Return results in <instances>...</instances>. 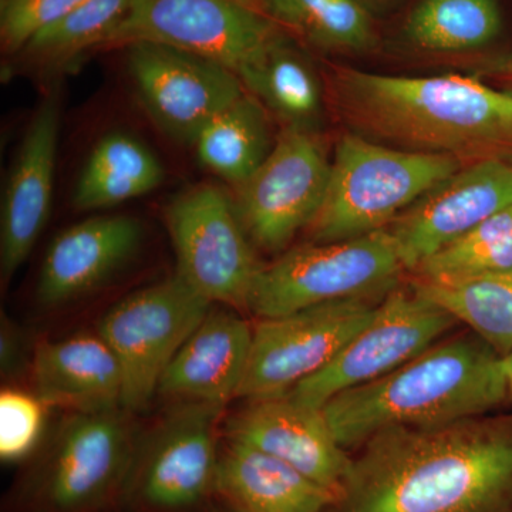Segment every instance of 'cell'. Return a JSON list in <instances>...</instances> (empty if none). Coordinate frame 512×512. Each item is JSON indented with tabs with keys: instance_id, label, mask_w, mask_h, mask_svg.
<instances>
[{
	"instance_id": "14",
	"label": "cell",
	"mask_w": 512,
	"mask_h": 512,
	"mask_svg": "<svg viewBox=\"0 0 512 512\" xmlns=\"http://www.w3.org/2000/svg\"><path fill=\"white\" fill-rule=\"evenodd\" d=\"M512 207V158L491 156L466 163L421 195L387 228L406 271L481 222Z\"/></svg>"
},
{
	"instance_id": "13",
	"label": "cell",
	"mask_w": 512,
	"mask_h": 512,
	"mask_svg": "<svg viewBox=\"0 0 512 512\" xmlns=\"http://www.w3.org/2000/svg\"><path fill=\"white\" fill-rule=\"evenodd\" d=\"M136 457L124 409L74 413L43 470L42 503L52 512L99 510L130 480Z\"/></svg>"
},
{
	"instance_id": "12",
	"label": "cell",
	"mask_w": 512,
	"mask_h": 512,
	"mask_svg": "<svg viewBox=\"0 0 512 512\" xmlns=\"http://www.w3.org/2000/svg\"><path fill=\"white\" fill-rule=\"evenodd\" d=\"M127 66L138 99L168 137L194 144L218 114L244 96L237 73L173 47L136 43Z\"/></svg>"
},
{
	"instance_id": "36",
	"label": "cell",
	"mask_w": 512,
	"mask_h": 512,
	"mask_svg": "<svg viewBox=\"0 0 512 512\" xmlns=\"http://www.w3.org/2000/svg\"><path fill=\"white\" fill-rule=\"evenodd\" d=\"M235 512H249L247 510H242V508L235 507Z\"/></svg>"
},
{
	"instance_id": "6",
	"label": "cell",
	"mask_w": 512,
	"mask_h": 512,
	"mask_svg": "<svg viewBox=\"0 0 512 512\" xmlns=\"http://www.w3.org/2000/svg\"><path fill=\"white\" fill-rule=\"evenodd\" d=\"M211 306L174 275L131 293L101 318L99 335L123 373L124 410L147 409L171 360Z\"/></svg>"
},
{
	"instance_id": "21",
	"label": "cell",
	"mask_w": 512,
	"mask_h": 512,
	"mask_svg": "<svg viewBox=\"0 0 512 512\" xmlns=\"http://www.w3.org/2000/svg\"><path fill=\"white\" fill-rule=\"evenodd\" d=\"M215 490L249 512H325L339 494L284 461L229 441L218 461Z\"/></svg>"
},
{
	"instance_id": "35",
	"label": "cell",
	"mask_w": 512,
	"mask_h": 512,
	"mask_svg": "<svg viewBox=\"0 0 512 512\" xmlns=\"http://www.w3.org/2000/svg\"><path fill=\"white\" fill-rule=\"evenodd\" d=\"M360 2H362L363 5L366 6V3H384V2H390V0H360Z\"/></svg>"
},
{
	"instance_id": "10",
	"label": "cell",
	"mask_w": 512,
	"mask_h": 512,
	"mask_svg": "<svg viewBox=\"0 0 512 512\" xmlns=\"http://www.w3.org/2000/svg\"><path fill=\"white\" fill-rule=\"evenodd\" d=\"M380 302L377 296L345 299L262 319L254 329L238 397L252 402L291 392L348 346Z\"/></svg>"
},
{
	"instance_id": "7",
	"label": "cell",
	"mask_w": 512,
	"mask_h": 512,
	"mask_svg": "<svg viewBox=\"0 0 512 512\" xmlns=\"http://www.w3.org/2000/svg\"><path fill=\"white\" fill-rule=\"evenodd\" d=\"M165 224L175 275L212 305L248 309L262 266L227 194L210 184L188 188L168 204Z\"/></svg>"
},
{
	"instance_id": "8",
	"label": "cell",
	"mask_w": 512,
	"mask_h": 512,
	"mask_svg": "<svg viewBox=\"0 0 512 512\" xmlns=\"http://www.w3.org/2000/svg\"><path fill=\"white\" fill-rule=\"evenodd\" d=\"M278 32L251 0H133L104 46L173 47L238 76Z\"/></svg>"
},
{
	"instance_id": "3",
	"label": "cell",
	"mask_w": 512,
	"mask_h": 512,
	"mask_svg": "<svg viewBox=\"0 0 512 512\" xmlns=\"http://www.w3.org/2000/svg\"><path fill=\"white\" fill-rule=\"evenodd\" d=\"M510 400L503 357L476 333L441 340L406 365L322 407L345 450L393 427L436 426L491 413Z\"/></svg>"
},
{
	"instance_id": "28",
	"label": "cell",
	"mask_w": 512,
	"mask_h": 512,
	"mask_svg": "<svg viewBox=\"0 0 512 512\" xmlns=\"http://www.w3.org/2000/svg\"><path fill=\"white\" fill-rule=\"evenodd\" d=\"M133 0H83L69 15L35 37L22 50L26 59L45 69H64L77 57L104 46L126 18Z\"/></svg>"
},
{
	"instance_id": "19",
	"label": "cell",
	"mask_w": 512,
	"mask_h": 512,
	"mask_svg": "<svg viewBox=\"0 0 512 512\" xmlns=\"http://www.w3.org/2000/svg\"><path fill=\"white\" fill-rule=\"evenodd\" d=\"M252 336L247 320L211 309L171 360L158 392L185 402L225 406L238 397Z\"/></svg>"
},
{
	"instance_id": "24",
	"label": "cell",
	"mask_w": 512,
	"mask_h": 512,
	"mask_svg": "<svg viewBox=\"0 0 512 512\" xmlns=\"http://www.w3.org/2000/svg\"><path fill=\"white\" fill-rule=\"evenodd\" d=\"M413 288L464 323L501 357L512 352V269L468 278H417Z\"/></svg>"
},
{
	"instance_id": "15",
	"label": "cell",
	"mask_w": 512,
	"mask_h": 512,
	"mask_svg": "<svg viewBox=\"0 0 512 512\" xmlns=\"http://www.w3.org/2000/svg\"><path fill=\"white\" fill-rule=\"evenodd\" d=\"M224 407L184 402L157 427L131 474L144 504L156 510H184L215 490L218 423Z\"/></svg>"
},
{
	"instance_id": "30",
	"label": "cell",
	"mask_w": 512,
	"mask_h": 512,
	"mask_svg": "<svg viewBox=\"0 0 512 512\" xmlns=\"http://www.w3.org/2000/svg\"><path fill=\"white\" fill-rule=\"evenodd\" d=\"M46 404L39 397L6 389L0 394V457L18 461L29 456L45 427Z\"/></svg>"
},
{
	"instance_id": "18",
	"label": "cell",
	"mask_w": 512,
	"mask_h": 512,
	"mask_svg": "<svg viewBox=\"0 0 512 512\" xmlns=\"http://www.w3.org/2000/svg\"><path fill=\"white\" fill-rule=\"evenodd\" d=\"M143 239L140 222L126 215L94 217L57 235L37 281L43 305H62L97 288L131 258Z\"/></svg>"
},
{
	"instance_id": "2",
	"label": "cell",
	"mask_w": 512,
	"mask_h": 512,
	"mask_svg": "<svg viewBox=\"0 0 512 512\" xmlns=\"http://www.w3.org/2000/svg\"><path fill=\"white\" fill-rule=\"evenodd\" d=\"M330 87L339 113L362 136L464 163L508 156L512 148V90L477 77L387 76L338 67Z\"/></svg>"
},
{
	"instance_id": "20",
	"label": "cell",
	"mask_w": 512,
	"mask_h": 512,
	"mask_svg": "<svg viewBox=\"0 0 512 512\" xmlns=\"http://www.w3.org/2000/svg\"><path fill=\"white\" fill-rule=\"evenodd\" d=\"M32 375L36 396L47 407L74 413L123 409L119 360L99 333L40 343Z\"/></svg>"
},
{
	"instance_id": "34",
	"label": "cell",
	"mask_w": 512,
	"mask_h": 512,
	"mask_svg": "<svg viewBox=\"0 0 512 512\" xmlns=\"http://www.w3.org/2000/svg\"><path fill=\"white\" fill-rule=\"evenodd\" d=\"M503 366L505 379H507L508 384V392H510V399H512V352L510 355L503 357Z\"/></svg>"
},
{
	"instance_id": "29",
	"label": "cell",
	"mask_w": 512,
	"mask_h": 512,
	"mask_svg": "<svg viewBox=\"0 0 512 512\" xmlns=\"http://www.w3.org/2000/svg\"><path fill=\"white\" fill-rule=\"evenodd\" d=\"M512 269V207L440 249L416 269L417 278H468Z\"/></svg>"
},
{
	"instance_id": "11",
	"label": "cell",
	"mask_w": 512,
	"mask_h": 512,
	"mask_svg": "<svg viewBox=\"0 0 512 512\" xmlns=\"http://www.w3.org/2000/svg\"><path fill=\"white\" fill-rule=\"evenodd\" d=\"M329 160L318 134L284 128L261 167L238 185L234 207L254 247L284 251L316 217L328 190Z\"/></svg>"
},
{
	"instance_id": "25",
	"label": "cell",
	"mask_w": 512,
	"mask_h": 512,
	"mask_svg": "<svg viewBox=\"0 0 512 512\" xmlns=\"http://www.w3.org/2000/svg\"><path fill=\"white\" fill-rule=\"evenodd\" d=\"M266 113L252 94L245 93L195 140L200 163L235 187L245 183L274 148Z\"/></svg>"
},
{
	"instance_id": "4",
	"label": "cell",
	"mask_w": 512,
	"mask_h": 512,
	"mask_svg": "<svg viewBox=\"0 0 512 512\" xmlns=\"http://www.w3.org/2000/svg\"><path fill=\"white\" fill-rule=\"evenodd\" d=\"M464 164L448 154L390 148L362 134H345L336 146L328 190L308 227L309 238L328 244L389 228Z\"/></svg>"
},
{
	"instance_id": "26",
	"label": "cell",
	"mask_w": 512,
	"mask_h": 512,
	"mask_svg": "<svg viewBox=\"0 0 512 512\" xmlns=\"http://www.w3.org/2000/svg\"><path fill=\"white\" fill-rule=\"evenodd\" d=\"M501 29L497 0H421L407 18L404 35L427 52H471L494 42Z\"/></svg>"
},
{
	"instance_id": "27",
	"label": "cell",
	"mask_w": 512,
	"mask_h": 512,
	"mask_svg": "<svg viewBox=\"0 0 512 512\" xmlns=\"http://www.w3.org/2000/svg\"><path fill=\"white\" fill-rule=\"evenodd\" d=\"M266 15L328 52H366L375 29L360 0H258Z\"/></svg>"
},
{
	"instance_id": "23",
	"label": "cell",
	"mask_w": 512,
	"mask_h": 512,
	"mask_svg": "<svg viewBox=\"0 0 512 512\" xmlns=\"http://www.w3.org/2000/svg\"><path fill=\"white\" fill-rule=\"evenodd\" d=\"M163 180V165L146 144L130 134H107L84 164L73 205L80 211L107 210L150 194Z\"/></svg>"
},
{
	"instance_id": "1",
	"label": "cell",
	"mask_w": 512,
	"mask_h": 512,
	"mask_svg": "<svg viewBox=\"0 0 512 512\" xmlns=\"http://www.w3.org/2000/svg\"><path fill=\"white\" fill-rule=\"evenodd\" d=\"M329 510L512 512V413L376 434Z\"/></svg>"
},
{
	"instance_id": "17",
	"label": "cell",
	"mask_w": 512,
	"mask_h": 512,
	"mask_svg": "<svg viewBox=\"0 0 512 512\" xmlns=\"http://www.w3.org/2000/svg\"><path fill=\"white\" fill-rule=\"evenodd\" d=\"M59 130V94L50 92L30 121L3 195L0 217L3 286L9 284L32 254L49 218Z\"/></svg>"
},
{
	"instance_id": "31",
	"label": "cell",
	"mask_w": 512,
	"mask_h": 512,
	"mask_svg": "<svg viewBox=\"0 0 512 512\" xmlns=\"http://www.w3.org/2000/svg\"><path fill=\"white\" fill-rule=\"evenodd\" d=\"M83 0H2L0 37L8 53H20L37 35L69 15Z\"/></svg>"
},
{
	"instance_id": "5",
	"label": "cell",
	"mask_w": 512,
	"mask_h": 512,
	"mask_svg": "<svg viewBox=\"0 0 512 512\" xmlns=\"http://www.w3.org/2000/svg\"><path fill=\"white\" fill-rule=\"evenodd\" d=\"M404 271L387 228L345 241L309 242L262 266L248 309L269 319L323 303L384 296Z\"/></svg>"
},
{
	"instance_id": "16",
	"label": "cell",
	"mask_w": 512,
	"mask_h": 512,
	"mask_svg": "<svg viewBox=\"0 0 512 512\" xmlns=\"http://www.w3.org/2000/svg\"><path fill=\"white\" fill-rule=\"evenodd\" d=\"M227 436L279 458L338 494L352 466V457L336 441L323 410L288 394L252 400L228 421Z\"/></svg>"
},
{
	"instance_id": "9",
	"label": "cell",
	"mask_w": 512,
	"mask_h": 512,
	"mask_svg": "<svg viewBox=\"0 0 512 512\" xmlns=\"http://www.w3.org/2000/svg\"><path fill=\"white\" fill-rule=\"evenodd\" d=\"M457 323L413 285L407 289L393 288L377 306L372 320L348 346L328 366L296 384L288 396L322 409L339 393L406 365L440 342Z\"/></svg>"
},
{
	"instance_id": "33",
	"label": "cell",
	"mask_w": 512,
	"mask_h": 512,
	"mask_svg": "<svg viewBox=\"0 0 512 512\" xmlns=\"http://www.w3.org/2000/svg\"><path fill=\"white\" fill-rule=\"evenodd\" d=\"M480 76L493 77L505 84V89L512 90V53L484 60L477 66Z\"/></svg>"
},
{
	"instance_id": "32",
	"label": "cell",
	"mask_w": 512,
	"mask_h": 512,
	"mask_svg": "<svg viewBox=\"0 0 512 512\" xmlns=\"http://www.w3.org/2000/svg\"><path fill=\"white\" fill-rule=\"evenodd\" d=\"M28 360L26 338L15 323L2 315L0 326V373L3 379H15L22 375Z\"/></svg>"
},
{
	"instance_id": "22",
	"label": "cell",
	"mask_w": 512,
	"mask_h": 512,
	"mask_svg": "<svg viewBox=\"0 0 512 512\" xmlns=\"http://www.w3.org/2000/svg\"><path fill=\"white\" fill-rule=\"evenodd\" d=\"M244 87L285 128L316 133L323 119V87L301 47L276 32L239 74Z\"/></svg>"
}]
</instances>
